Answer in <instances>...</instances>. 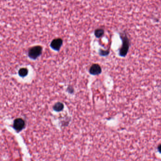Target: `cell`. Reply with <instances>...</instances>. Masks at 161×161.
Here are the masks:
<instances>
[{"mask_svg": "<svg viewBox=\"0 0 161 161\" xmlns=\"http://www.w3.org/2000/svg\"><path fill=\"white\" fill-rule=\"evenodd\" d=\"M95 35L97 38H100L103 35L104 31L103 29H97L95 31Z\"/></svg>", "mask_w": 161, "mask_h": 161, "instance_id": "obj_7", "label": "cell"}, {"mask_svg": "<svg viewBox=\"0 0 161 161\" xmlns=\"http://www.w3.org/2000/svg\"><path fill=\"white\" fill-rule=\"evenodd\" d=\"M25 126V123L23 120L21 118L16 119L14 122L13 127L16 131L20 132Z\"/></svg>", "mask_w": 161, "mask_h": 161, "instance_id": "obj_4", "label": "cell"}, {"mask_svg": "<svg viewBox=\"0 0 161 161\" xmlns=\"http://www.w3.org/2000/svg\"><path fill=\"white\" fill-rule=\"evenodd\" d=\"M18 74H19V75L21 76H26L27 75V74H28V70H27V69L25 68H21V69L19 70Z\"/></svg>", "mask_w": 161, "mask_h": 161, "instance_id": "obj_8", "label": "cell"}, {"mask_svg": "<svg viewBox=\"0 0 161 161\" xmlns=\"http://www.w3.org/2000/svg\"><path fill=\"white\" fill-rule=\"evenodd\" d=\"M158 151L161 154V143L158 145L157 147Z\"/></svg>", "mask_w": 161, "mask_h": 161, "instance_id": "obj_10", "label": "cell"}, {"mask_svg": "<svg viewBox=\"0 0 161 161\" xmlns=\"http://www.w3.org/2000/svg\"><path fill=\"white\" fill-rule=\"evenodd\" d=\"M99 55L102 56H105L107 55L109 53V51H104V50H100L99 51Z\"/></svg>", "mask_w": 161, "mask_h": 161, "instance_id": "obj_9", "label": "cell"}, {"mask_svg": "<svg viewBox=\"0 0 161 161\" xmlns=\"http://www.w3.org/2000/svg\"><path fill=\"white\" fill-rule=\"evenodd\" d=\"M43 48L40 46H36L31 48L28 51V56L31 59L35 60L41 55Z\"/></svg>", "mask_w": 161, "mask_h": 161, "instance_id": "obj_2", "label": "cell"}, {"mask_svg": "<svg viewBox=\"0 0 161 161\" xmlns=\"http://www.w3.org/2000/svg\"><path fill=\"white\" fill-rule=\"evenodd\" d=\"M63 44V40L60 38L55 39L51 43V47L56 51H59Z\"/></svg>", "mask_w": 161, "mask_h": 161, "instance_id": "obj_3", "label": "cell"}, {"mask_svg": "<svg viewBox=\"0 0 161 161\" xmlns=\"http://www.w3.org/2000/svg\"><path fill=\"white\" fill-rule=\"evenodd\" d=\"M122 39L123 41V45H122V47L120 49L119 55L120 56L124 57L127 55L128 52L130 43H129L128 38L126 35L123 36Z\"/></svg>", "mask_w": 161, "mask_h": 161, "instance_id": "obj_1", "label": "cell"}, {"mask_svg": "<svg viewBox=\"0 0 161 161\" xmlns=\"http://www.w3.org/2000/svg\"><path fill=\"white\" fill-rule=\"evenodd\" d=\"M101 68L99 65L95 64L93 65L90 69V74L94 76L98 75L101 73Z\"/></svg>", "mask_w": 161, "mask_h": 161, "instance_id": "obj_5", "label": "cell"}, {"mask_svg": "<svg viewBox=\"0 0 161 161\" xmlns=\"http://www.w3.org/2000/svg\"><path fill=\"white\" fill-rule=\"evenodd\" d=\"M64 106L61 102H57L53 106V109L56 112H60L63 110Z\"/></svg>", "mask_w": 161, "mask_h": 161, "instance_id": "obj_6", "label": "cell"}]
</instances>
